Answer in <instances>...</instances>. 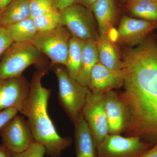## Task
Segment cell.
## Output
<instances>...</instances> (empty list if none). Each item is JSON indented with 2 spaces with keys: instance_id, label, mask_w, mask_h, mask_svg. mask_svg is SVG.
I'll return each instance as SVG.
<instances>
[{
  "instance_id": "6da1fadb",
  "label": "cell",
  "mask_w": 157,
  "mask_h": 157,
  "mask_svg": "<svg viewBox=\"0 0 157 157\" xmlns=\"http://www.w3.org/2000/svg\"><path fill=\"white\" fill-rule=\"evenodd\" d=\"M123 91L118 94L127 112L124 133L153 146L157 143V44L146 39L122 53Z\"/></svg>"
},
{
  "instance_id": "7a4b0ae2",
  "label": "cell",
  "mask_w": 157,
  "mask_h": 157,
  "mask_svg": "<svg viewBox=\"0 0 157 157\" xmlns=\"http://www.w3.org/2000/svg\"><path fill=\"white\" fill-rule=\"evenodd\" d=\"M47 70V68L41 67L34 73L28 97L20 113L28 122L35 142L45 147L47 155L59 157L70 146L73 140L71 137L59 135L48 114L52 90L43 86L42 82Z\"/></svg>"
},
{
  "instance_id": "3957f363",
  "label": "cell",
  "mask_w": 157,
  "mask_h": 157,
  "mask_svg": "<svg viewBox=\"0 0 157 157\" xmlns=\"http://www.w3.org/2000/svg\"><path fill=\"white\" fill-rule=\"evenodd\" d=\"M54 73L58 82L59 104L73 124L82 113L90 89L71 77L67 69L56 67Z\"/></svg>"
},
{
  "instance_id": "277c9868",
  "label": "cell",
  "mask_w": 157,
  "mask_h": 157,
  "mask_svg": "<svg viewBox=\"0 0 157 157\" xmlns=\"http://www.w3.org/2000/svg\"><path fill=\"white\" fill-rule=\"evenodd\" d=\"M42 53L31 42H13L0 59V79L22 75L31 65L37 63Z\"/></svg>"
},
{
  "instance_id": "5b68a950",
  "label": "cell",
  "mask_w": 157,
  "mask_h": 157,
  "mask_svg": "<svg viewBox=\"0 0 157 157\" xmlns=\"http://www.w3.org/2000/svg\"><path fill=\"white\" fill-rule=\"evenodd\" d=\"M72 36L66 27L60 26L51 30L38 32L31 42L50 59L52 64L66 67Z\"/></svg>"
},
{
  "instance_id": "8992f818",
  "label": "cell",
  "mask_w": 157,
  "mask_h": 157,
  "mask_svg": "<svg viewBox=\"0 0 157 157\" xmlns=\"http://www.w3.org/2000/svg\"><path fill=\"white\" fill-rule=\"evenodd\" d=\"M59 12L61 25L66 27L73 36L83 41L98 40L100 35L91 10L74 4Z\"/></svg>"
},
{
  "instance_id": "52a82bcc",
  "label": "cell",
  "mask_w": 157,
  "mask_h": 157,
  "mask_svg": "<svg viewBox=\"0 0 157 157\" xmlns=\"http://www.w3.org/2000/svg\"><path fill=\"white\" fill-rule=\"evenodd\" d=\"M138 137L107 135L97 147L98 157H142L152 147Z\"/></svg>"
},
{
  "instance_id": "ba28073f",
  "label": "cell",
  "mask_w": 157,
  "mask_h": 157,
  "mask_svg": "<svg viewBox=\"0 0 157 157\" xmlns=\"http://www.w3.org/2000/svg\"><path fill=\"white\" fill-rule=\"evenodd\" d=\"M2 144L10 151H25L34 143L35 139L25 117L17 114L0 130Z\"/></svg>"
},
{
  "instance_id": "9c48e42d",
  "label": "cell",
  "mask_w": 157,
  "mask_h": 157,
  "mask_svg": "<svg viewBox=\"0 0 157 157\" xmlns=\"http://www.w3.org/2000/svg\"><path fill=\"white\" fill-rule=\"evenodd\" d=\"M82 113L92 134L97 147L109 135L104 93L91 91L86 98Z\"/></svg>"
},
{
  "instance_id": "30bf717a",
  "label": "cell",
  "mask_w": 157,
  "mask_h": 157,
  "mask_svg": "<svg viewBox=\"0 0 157 157\" xmlns=\"http://www.w3.org/2000/svg\"><path fill=\"white\" fill-rule=\"evenodd\" d=\"M30 83L23 74L12 78L0 79V112L11 107L21 111L28 97Z\"/></svg>"
},
{
  "instance_id": "8fae6325",
  "label": "cell",
  "mask_w": 157,
  "mask_h": 157,
  "mask_svg": "<svg viewBox=\"0 0 157 157\" xmlns=\"http://www.w3.org/2000/svg\"><path fill=\"white\" fill-rule=\"evenodd\" d=\"M157 26V21L124 16L121 20L117 31V41L130 47H135L143 42Z\"/></svg>"
},
{
  "instance_id": "7c38bea8",
  "label": "cell",
  "mask_w": 157,
  "mask_h": 157,
  "mask_svg": "<svg viewBox=\"0 0 157 157\" xmlns=\"http://www.w3.org/2000/svg\"><path fill=\"white\" fill-rule=\"evenodd\" d=\"M104 98L109 134L120 135L124 132L127 126L128 117L124 104L113 90L104 92Z\"/></svg>"
},
{
  "instance_id": "4fadbf2b",
  "label": "cell",
  "mask_w": 157,
  "mask_h": 157,
  "mask_svg": "<svg viewBox=\"0 0 157 157\" xmlns=\"http://www.w3.org/2000/svg\"><path fill=\"white\" fill-rule=\"evenodd\" d=\"M124 70L113 71L98 61L91 72L89 88L92 92L104 93L123 86Z\"/></svg>"
},
{
  "instance_id": "5bb4252c",
  "label": "cell",
  "mask_w": 157,
  "mask_h": 157,
  "mask_svg": "<svg viewBox=\"0 0 157 157\" xmlns=\"http://www.w3.org/2000/svg\"><path fill=\"white\" fill-rule=\"evenodd\" d=\"M74 124L76 157H98L94 137L82 113Z\"/></svg>"
},
{
  "instance_id": "9a60e30c",
  "label": "cell",
  "mask_w": 157,
  "mask_h": 157,
  "mask_svg": "<svg viewBox=\"0 0 157 157\" xmlns=\"http://www.w3.org/2000/svg\"><path fill=\"white\" fill-rule=\"evenodd\" d=\"M99 61L104 67L113 71L123 70L124 63L114 42L108 34L100 35L97 40Z\"/></svg>"
},
{
  "instance_id": "2e32d148",
  "label": "cell",
  "mask_w": 157,
  "mask_h": 157,
  "mask_svg": "<svg viewBox=\"0 0 157 157\" xmlns=\"http://www.w3.org/2000/svg\"><path fill=\"white\" fill-rule=\"evenodd\" d=\"M91 10L98 23L100 35L107 34L116 19V6L114 0H98Z\"/></svg>"
},
{
  "instance_id": "e0dca14e",
  "label": "cell",
  "mask_w": 157,
  "mask_h": 157,
  "mask_svg": "<svg viewBox=\"0 0 157 157\" xmlns=\"http://www.w3.org/2000/svg\"><path fill=\"white\" fill-rule=\"evenodd\" d=\"M98 61L97 41L92 39L85 40L80 68L76 78L78 83L89 88L91 72Z\"/></svg>"
},
{
  "instance_id": "ac0fdd59",
  "label": "cell",
  "mask_w": 157,
  "mask_h": 157,
  "mask_svg": "<svg viewBox=\"0 0 157 157\" xmlns=\"http://www.w3.org/2000/svg\"><path fill=\"white\" fill-rule=\"evenodd\" d=\"M31 0H13L0 11V25L6 27L31 17Z\"/></svg>"
},
{
  "instance_id": "d6986e66",
  "label": "cell",
  "mask_w": 157,
  "mask_h": 157,
  "mask_svg": "<svg viewBox=\"0 0 157 157\" xmlns=\"http://www.w3.org/2000/svg\"><path fill=\"white\" fill-rule=\"evenodd\" d=\"M14 42H31L38 33L33 18H26L6 27Z\"/></svg>"
},
{
  "instance_id": "ffe728a7",
  "label": "cell",
  "mask_w": 157,
  "mask_h": 157,
  "mask_svg": "<svg viewBox=\"0 0 157 157\" xmlns=\"http://www.w3.org/2000/svg\"><path fill=\"white\" fill-rule=\"evenodd\" d=\"M84 41L72 36L69 45L66 69L72 78L76 79L80 68Z\"/></svg>"
},
{
  "instance_id": "44dd1931",
  "label": "cell",
  "mask_w": 157,
  "mask_h": 157,
  "mask_svg": "<svg viewBox=\"0 0 157 157\" xmlns=\"http://www.w3.org/2000/svg\"><path fill=\"white\" fill-rule=\"evenodd\" d=\"M129 11L142 20L157 21V0H132Z\"/></svg>"
},
{
  "instance_id": "7402d4cb",
  "label": "cell",
  "mask_w": 157,
  "mask_h": 157,
  "mask_svg": "<svg viewBox=\"0 0 157 157\" xmlns=\"http://www.w3.org/2000/svg\"><path fill=\"white\" fill-rule=\"evenodd\" d=\"M38 32L51 30L61 25L59 11L56 9L33 18Z\"/></svg>"
},
{
  "instance_id": "603a6c76",
  "label": "cell",
  "mask_w": 157,
  "mask_h": 157,
  "mask_svg": "<svg viewBox=\"0 0 157 157\" xmlns=\"http://www.w3.org/2000/svg\"><path fill=\"white\" fill-rule=\"evenodd\" d=\"M29 7L32 18L55 9L52 0H31Z\"/></svg>"
},
{
  "instance_id": "cb8c5ba5",
  "label": "cell",
  "mask_w": 157,
  "mask_h": 157,
  "mask_svg": "<svg viewBox=\"0 0 157 157\" xmlns=\"http://www.w3.org/2000/svg\"><path fill=\"white\" fill-rule=\"evenodd\" d=\"M45 154L46 150L45 147L35 142L25 151L19 153L11 152V157H44Z\"/></svg>"
},
{
  "instance_id": "d4e9b609",
  "label": "cell",
  "mask_w": 157,
  "mask_h": 157,
  "mask_svg": "<svg viewBox=\"0 0 157 157\" xmlns=\"http://www.w3.org/2000/svg\"><path fill=\"white\" fill-rule=\"evenodd\" d=\"M14 42L6 27L0 25V58L9 46Z\"/></svg>"
},
{
  "instance_id": "484cf974",
  "label": "cell",
  "mask_w": 157,
  "mask_h": 157,
  "mask_svg": "<svg viewBox=\"0 0 157 157\" xmlns=\"http://www.w3.org/2000/svg\"><path fill=\"white\" fill-rule=\"evenodd\" d=\"M19 112L20 110L16 107H11L0 112V130Z\"/></svg>"
},
{
  "instance_id": "4316f807",
  "label": "cell",
  "mask_w": 157,
  "mask_h": 157,
  "mask_svg": "<svg viewBox=\"0 0 157 157\" xmlns=\"http://www.w3.org/2000/svg\"><path fill=\"white\" fill-rule=\"evenodd\" d=\"M54 8L59 11H61L69 6L75 4L76 0H52Z\"/></svg>"
},
{
  "instance_id": "83f0119b",
  "label": "cell",
  "mask_w": 157,
  "mask_h": 157,
  "mask_svg": "<svg viewBox=\"0 0 157 157\" xmlns=\"http://www.w3.org/2000/svg\"><path fill=\"white\" fill-rule=\"evenodd\" d=\"M98 0H76L75 4H78L91 10L92 6Z\"/></svg>"
},
{
  "instance_id": "f1b7e54d",
  "label": "cell",
  "mask_w": 157,
  "mask_h": 157,
  "mask_svg": "<svg viewBox=\"0 0 157 157\" xmlns=\"http://www.w3.org/2000/svg\"><path fill=\"white\" fill-rule=\"evenodd\" d=\"M142 157H157V143L148 150Z\"/></svg>"
},
{
  "instance_id": "f546056e",
  "label": "cell",
  "mask_w": 157,
  "mask_h": 157,
  "mask_svg": "<svg viewBox=\"0 0 157 157\" xmlns=\"http://www.w3.org/2000/svg\"><path fill=\"white\" fill-rule=\"evenodd\" d=\"M0 157H11V152L2 144H0Z\"/></svg>"
},
{
  "instance_id": "4dcf8cb0",
  "label": "cell",
  "mask_w": 157,
  "mask_h": 157,
  "mask_svg": "<svg viewBox=\"0 0 157 157\" xmlns=\"http://www.w3.org/2000/svg\"><path fill=\"white\" fill-rule=\"evenodd\" d=\"M13 0H0V11L7 7Z\"/></svg>"
},
{
  "instance_id": "1f68e13d",
  "label": "cell",
  "mask_w": 157,
  "mask_h": 157,
  "mask_svg": "<svg viewBox=\"0 0 157 157\" xmlns=\"http://www.w3.org/2000/svg\"><path fill=\"white\" fill-rule=\"evenodd\" d=\"M121 1H126V0H121Z\"/></svg>"
}]
</instances>
